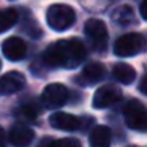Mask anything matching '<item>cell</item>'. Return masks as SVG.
Here are the masks:
<instances>
[{
	"label": "cell",
	"mask_w": 147,
	"mask_h": 147,
	"mask_svg": "<svg viewBox=\"0 0 147 147\" xmlns=\"http://www.w3.org/2000/svg\"><path fill=\"white\" fill-rule=\"evenodd\" d=\"M86 59V48L82 41L78 38L59 40L46 48L43 60L49 67L62 68H76Z\"/></svg>",
	"instance_id": "1"
},
{
	"label": "cell",
	"mask_w": 147,
	"mask_h": 147,
	"mask_svg": "<svg viewBox=\"0 0 147 147\" xmlns=\"http://www.w3.org/2000/svg\"><path fill=\"white\" fill-rule=\"evenodd\" d=\"M46 21L48 26L52 30L57 32H63V30L70 29L76 21V13L71 7L65 3H55L51 5L46 11Z\"/></svg>",
	"instance_id": "2"
},
{
	"label": "cell",
	"mask_w": 147,
	"mask_h": 147,
	"mask_svg": "<svg viewBox=\"0 0 147 147\" xmlns=\"http://www.w3.org/2000/svg\"><path fill=\"white\" fill-rule=\"evenodd\" d=\"M146 40L141 33H125L114 43V54L119 57H131L144 49Z\"/></svg>",
	"instance_id": "3"
},
{
	"label": "cell",
	"mask_w": 147,
	"mask_h": 147,
	"mask_svg": "<svg viewBox=\"0 0 147 147\" xmlns=\"http://www.w3.org/2000/svg\"><path fill=\"white\" fill-rule=\"evenodd\" d=\"M125 123L131 130H146L147 128V109L138 100H130L123 108Z\"/></svg>",
	"instance_id": "4"
},
{
	"label": "cell",
	"mask_w": 147,
	"mask_h": 147,
	"mask_svg": "<svg viewBox=\"0 0 147 147\" xmlns=\"http://www.w3.org/2000/svg\"><path fill=\"white\" fill-rule=\"evenodd\" d=\"M84 32H86L87 38L90 40V45L95 51H105L108 48V29L106 24L100 19H89L84 26Z\"/></svg>",
	"instance_id": "5"
},
{
	"label": "cell",
	"mask_w": 147,
	"mask_h": 147,
	"mask_svg": "<svg viewBox=\"0 0 147 147\" xmlns=\"http://www.w3.org/2000/svg\"><path fill=\"white\" fill-rule=\"evenodd\" d=\"M70 98V92L65 86L62 84H49V86L45 87L41 93V101L43 105L48 109H54V108H60Z\"/></svg>",
	"instance_id": "6"
},
{
	"label": "cell",
	"mask_w": 147,
	"mask_h": 147,
	"mask_svg": "<svg viewBox=\"0 0 147 147\" xmlns=\"http://www.w3.org/2000/svg\"><path fill=\"white\" fill-rule=\"evenodd\" d=\"M120 100H122V92L117 87L103 86L95 92L92 105H93V108H96V109H105V108H109V106L119 103Z\"/></svg>",
	"instance_id": "7"
},
{
	"label": "cell",
	"mask_w": 147,
	"mask_h": 147,
	"mask_svg": "<svg viewBox=\"0 0 147 147\" xmlns=\"http://www.w3.org/2000/svg\"><path fill=\"white\" fill-rule=\"evenodd\" d=\"M26 86V76L19 71H8L0 78V95H13Z\"/></svg>",
	"instance_id": "8"
},
{
	"label": "cell",
	"mask_w": 147,
	"mask_h": 147,
	"mask_svg": "<svg viewBox=\"0 0 147 147\" xmlns=\"http://www.w3.org/2000/svg\"><path fill=\"white\" fill-rule=\"evenodd\" d=\"M2 52H3V55L8 60L18 62V60L26 57L27 45H26V41H22V40L18 38V36H10V38H7L3 41V45H2Z\"/></svg>",
	"instance_id": "9"
},
{
	"label": "cell",
	"mask_w": 147,
	"mask_h": 147,
	"mask_svg": "<svg viewBox=\"0 0 147 147\" xmlns=\"http://www.w3.org/2000/svg\"><path fill=\"white\" fill-rule=\"evenodd\" d=\"M105 74H106V70L103 67V63H100V62H90V63H87L82 68V71H81L78 79H79V82L82 86H93V84L100 82L105 78Z\"/></svg>",
	"instance_id": "10"
},
{
	"label": "cell",
	"mask_w": 147,
	"mask_h": 147,
	"mask_svg": "<svg viewBox=\"0 0 147 147\" xmlns=\"http://www.w3.org/2000/svg\"><path fill=\"white\" fill-rule=\"evenodd\" d=\"M49 123H51V127L63 131H74L81 127L79 119L73 114H68V112H54L49 117Z\"/></svg>",
	"instance_id": "11"
},
{
	"label": "cell",
	"mask_w": 147,
	"mask_h": 147,
	"mask_svg": "<svg viewBox=\"0 0 147 147\" xmlns=\"http://www.w3.org/2000/svg\"><path fill=\"white\" fill-rule=\"evenodd\" d=\"M10 142L13 144L14 147H27L35 138V133L30 127L27 125H14L10 130Z\"/></svg>",
	"instance_id": "12"
},
{
	"label": "cell",
	"mask_w": 147,
	"mask_h": 147,
	"mask_svg": "<svg viewBox=\"0 0 147 147\" xmlns=\"http://www.w3.org/2000/svg\"><path fill=\"white\" fill-rule=\"evenodd\" d=\"M111 139H112L111 130L105 125H98L90 131L89 144L90 147H109L111 146Z\"/></svg>",
	"instance_id": "13"
},
{
	"label": "cell",
	"mask_w": 147,
	"mask_h": 147,
	"mask_svg": "<svg viewBox=\"0 0 147 147\" xmlns=\"http://www.w3.org/2000/svg\"><path fill=\"white\" fill-rule=\"evenodd\" d=\"M112 76L120 84H131L136 79V71L128 63H117L112 68Z\"/></svg>",
	"instance_id": "14"
},
{
	"label": "cell",
	"mask_w": 147,
	"mask_h": 147,
	"mask_svg": "<svg viewBox=\"0 0 147 147\" xmlns=\"http://www.w3.org/2000/svg\"><path fill=\"white\" fill-rule=\"evenodd\" d=\"M19 19V11L14 8H7L0 11V33L10 30Z\"/></svg>",
	"instance_id": "15"
},
{
	"label": "cell",
	"mask_w": 147,
	"mask_h": 147,
	"mask_svg": "<svg viewBox=\"0 0 147 147\" xmlns=\"http://www.w3.org/2000/svg\"><path fill=\"white\" fill-rule=\"evenodd\" d=\"M112 19L117 24L122 26H128V24L134 22V13L130 7H119L117 10L112 11Z\"/></svg>",
	"instance_id": "16"
},
{
	"label": "cell",
	"mask_w": 147,
	"mask_h": 147,
	"mask_svg": "<svg viewBox=\"0 0 147 147\" xmlns=\"http://www.w3.org/2000/svg\"><path fill=\"white\" fill-rule=\"evenodd\" d=\"M18 112H19V114L22 115V119H26V120H35L36 114H38V108L35 106V103H27V105L21 106Z\"/></svg>",
	"instance_id": "17"
},
{
	"label": "cell",
	"mask_w": 147,
	"mask_h": 147,
	"mask_svg": "<svg viewBox=\"0 0 147 147\" xmlns=\"http://www.w3.org/2000/svg\"><path fill=\"white\" fill-rule=\"evenodd\" d=\"M45 147H82L81 142L78 139H73V138H67V139H55L51 141L49 144H46Z\"/></svg>",
	"instance_id": "18"
},
{
	"label": "cell",
	"mask_w": 147,
	"mask_h": 147,
	"mask_svg": "<svg viewBox=\"0 0 147 147\" xmlns=\"http://www.w3.org/2000/svg\"><path fill=\"white\" fill-rule=\"evenodd\" d=\"M139 90L144 95H147V73L142 76V79H141V82H139Z\"/></svg>",
	"instance_id": "19"
},
{
	"label": "cell",
	"mask_w": 147,
	"mask_h": 147,
	"mask_svg": "<svg viewBox=\"0 0 147 147\" xmlns=\"http://www.w3.org/2000/svg\"><path fill=\"white\" fill-rule=\"evenodd\" d=\"M139 13H141V16H142V19H144V21H147V0H144L142 3H141V7H139Z\"/></svg>",
	"instance_id": "20"
},
{
	"label": "cell",
	"mask_w": 147,
	"mask_h": 147,
	"mask_svg": "<svg viewBox=\"0 0 147 147\" xmlns=\"http://www.w3.org/2000/svg\"><path fill=\"white\" fill-rule=\"evenodd\" d=\"M0 147H7V136H5V130L0 127Z\"/></svg>",
	"instance_id": "21"
},
{
	"label": "cell",
	"mask_w": 147,
	"mask_h": 147,
	"mask_svg": "<svg viewBox=\"0 0 147 147\" xmlns=\"http://www.w3.org/2000/svg\"><path fill=\"white\" fill-rule=\"evenodd\" d=\"M130 147H136V146H130Z\"/></svg>",
	"instance_id": "22"
}]
</instances>
